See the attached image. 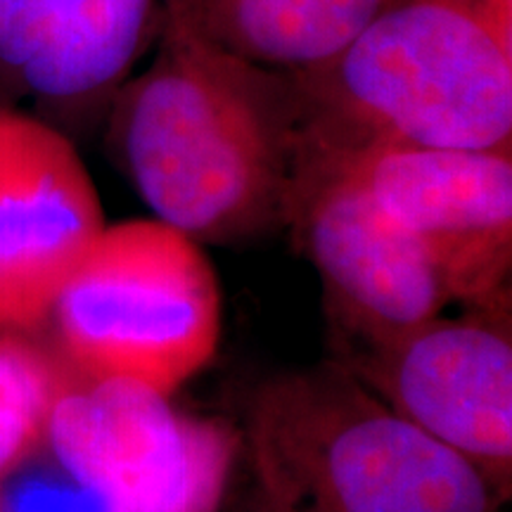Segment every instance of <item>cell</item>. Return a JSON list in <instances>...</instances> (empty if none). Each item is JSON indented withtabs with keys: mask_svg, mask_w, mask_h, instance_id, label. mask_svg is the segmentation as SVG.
<instances>
[{
	"mask_svg": "<svg viewBox=\"0 0 512 512\" xmlns=\"http://www.w3.org/2000/svg\"><path fill=\"white\" fill-rule=\"evenodd\" d=\"M320 147H512V0H384L323 67L290 74Z\"/></svg>",
	"mask_w": 512,
	"mask_h": 512,
	"instance_id": "7a4b0ae2",
	"label": "cell"
},
{
	"mask_svg": "<svg viewBox=\"0 0 512 512\" xmlns=\"http://www.w3.org/2000/svg\"><path fill=\"white\" fill-rule=\"evenodd\" d=\"M204 0H162V17L200 29Z\"/></svg>",
	"mask_w": 512,
	"mask_h": 512,
	"instance_id": "5bb4252c",
	"label": "cell"
},
{
	"mask_svg": "<svg viewBox=\"0 0 512 512\" xmlns=\"http://www.w3.org/2000/svg\"><path fill=\"white\" fill-rule=\"evenodd\" d=\"M302 102L292 76L162 17V46L112 98L110 145L155 219L235 242L287 219Z\"/></svg>",
	"mask_w": 512,
	"mask_h": 512,
	"instance_id": "6da1fadb",
	"label": "cell"
},
{
	"mask_svg": "<svg viewBox=\"0 0 512 512\" xmlns=\"http://www.w3.org/2000/svg\"><path fill=\"white\" fill-rule=\"evenodd\" d=\"M0 512H117L93 486L69 475L46 448L0 482Z\"/></svg>",
	"mask_w": 512,
	"mask_h": 512,
	"instance_id": "4fadbf2b",
	"label": "cell"
},
{
	"mask_svg": "<svg viewBox=\"0 0 512 512\" xmlns=\"http://www.w3.org/2000/svg\"><path fill=\"white\" fill-rule=\"evenodd\" d=\"M76 377L29 332L0 330V482L43 446L50 415Z\"/></svg>",
	"mask_w": 512,
	"mask_h": 512,
	"instance_id": "7c38bea8",
	"label": "cell"
},
{
	"mask_svg": "<svg viewBox=\"0 0 512 512\" xmlns=\"http://www.w3.org/2000/svg\"><path fill=\"white\" fill-rule=\"evenodd\" d=\"M384 0H204L200 31L242 60L283 74L323 67Z\"/></svg>",
	"mask_w": 512,
	"mask_h": 512,
	"instance_id": "8fae6325",
	"label": "cell"
},
{
	"mask_svg": "<svg viewBox=\"0 0 512 512\" xmlns=\"http://www.w3.org/2000/svg\"><path fill=\"white\" fill-rule=\"evenodd\" d=\"M496 299L361 347L349 363L370 392L486 477L512 463V342L503 311H489Z\"/></svg>",
	"mask_w": 512,
	"mask_h": 512,
	"instance_id": "ba28073f",
	"label": "cell"
},
{
	"mask_svg": "<svg viewBox=\"0 0 512 512\" xmlns=\"http://www.w3.org/2000/svg\"><path fill=\"white\" fill-rule=\"evenodd\" d=\"M304 147L330 159L425 245L456 302L501 297L512 266V147Z\"/></svg>",
	"mask_w": 512,
	"mask_h": 512,
	"instance_id": "8992f818",
	"label": "cell"
},
{
	"mask_svg": "<svg viewBox=\"0 0 512 512\" xmlns=\"http://www.w3.org/2000/svg\"><path fill=\"white\" fill-rule=\"evenodd\" d=\"M252 446L287 503L318 512H489V477L396 413L349 368L323 366L268 384Z\"/></svg>",
	"mask_w": 512,
	"mask_h": 512,
	"instance_id": "3957f363",
	"label": "cell"
},
{
	"mask_svg": "<svg viewBox=\"0 0 512 512\" xmlns=\"http://www.w3.org/2000/svg\"><path fill=\"white\" fill-rule=\"evenodd\" d=\"M233 430L176 411L128 380H83L57 401L46 448L117 512H214L233 463Z\"/></svg>",
	"mask_w": 512,
	"mask_h": 512,
	"instance_id": "5b68a950",
	"label": "cell"
},
{
	"mask_svg": "<svg viewBox=\"0 0 512 512\" xmlns=\"http://www.w3.org/2000/svg\"><path fill=\"white\" fill-rule=\"evenodd\" d=\"M62 361L169 396L214 358L221 290L200 242L159 219L105 226L57 294Z\"/></svg>",
	"mask_w": 512,
	"mask_h": 512,
	"instance_id": "277c9868",
	"label": "cell"
},
{
	"mask_svg": "<svg viewBox=\"0 0 512 512\" xmlns=\"http://www.w3.org/2000/svg\"><path fill=\"white\" fill-rule=\"evenodd\" d=\"M159 0H0V91L76 112L114 98Z\"/></svg>",
	"mask_w": 512,
	"mask_h": 512,
	"instance_id": "30bf717a",
	"label": "cell"
},
{
	"mask_svg": "<svg viewBox=\"0 0 512 512\" xmlns=\"http://www.w3.org/2000/svg\"><path fill=\"white\" fill-rule=\"evenodd\" d=\"M287 221L318 268L335 318L361 347L427 323L456 302L425 245L304 143Z\"/></svg>",
	"mask_w": 512,
	"mask_h": 512,
	"instance_id": "52a82bcc",
	"label": "cell"
},
{
	"mask_svg": "<svg viewBox=\"0 0 512 512\" xmlns=\"http://www.w3.org/2000/svg\"><path fill=\"white\" fill-rule=\"evenodd\" d=\"M105 226L72 140L46 119L0 105V330L48 323L62 285Z\"/></svg>",
	"mask_w": 512,
	"mask_h": 512,
	"instance_id": "9c48e42d",
	"label": "cell"
}]
</instances>
